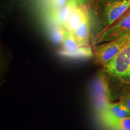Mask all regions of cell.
<instances>
[{
  "instance_id": "obj_8",
  "label": "cell",
  "mask_w": 130,
  "mask_h": 130,
  "mask_svg": "<svg viewBox=\"0 0 130 130\" xmlns=\"http://www.w3.org/2000/svg\"><path fill=\"white\" fill-rule=\"evenodd\" d=\"M87 14L86 10L77 6L64 25L65 30L74 34Z\"/></svg>"
},
{
  "instance_id": "obj_12",
  "label": "cell",
  "mask_w": 130,
  "mask_h": 130,
  "mask_svg": "<svg viewBox=\"0 0 130 130\" xmlns=\"http://www.w3.org/2000/svg\"><path fill=\"white\" fill-rule=\"evenodd\" d=\"M113 127L119 128L122 130H130V117L120 119Z\"/></svg>"
},
{
  "instance_id": "obj_4",
  "label": "cell",
  "mask_w": 130,
  "mask_h": 130,
  "mask_svg": "<svg viewBox=\"0 0 130 130\" xmlns=\"http://www.w3.org/2000/svg\"><path fill=\"white\" fill-rule=\"evenodd\" d=\"M130 33V13L118 22L105 28L97 39V43H105Z\"/></svg>"
},
{
  "instance_id": "obj_5",
  "label": "cell",
  "mask_w": 130,
  "mask_h": 130,
  "mask_svg": "<svg viewBox=\"0 0 130 130\" xmlns=\"http://www.w3.org/2000/svg\"><path fill=\"white\" fill-rule=\"evenodd\" d=\"M129 7L130 0L107 1L104 12L106 28L113 25Z\"/></svg>"
},
{
  "instance_id": "obj_1",
  "label": "cell",
  "mask_w": 130,
  "mask_h": 130,
  "mask_svg": "<svg viewBox=\"0 0 130 130\" xmlns=\"http://www.w3.org/2000/svg\"><path fill=\"white\" fill-rule=\"evenodd\" d=\"M103 67L108 74L130 84V43Z\"/></svg>"
},
{
  "instance_id": "obj_2",
  "label": "cell",
  "mask_w": 130,
  "mask_h": 130,
  "mask_svg": "<svg viewBox=\"0 0 130 130\" xmlns=\"http://www.w3.org/2000/svg\"><path fill=\"white\" fill-rule=\"evenodd\" d=\"M129 43L130 33L111 41L96 45L93 52L96 63L102 66L106 64Z\"/></svg>"
},
{
  "instance_id": "obj_13",
  "label": "cell",
  "mask_w": 130,
  "mask_h": 130,
  "mask_svg": "<svg viewBox=\"0 0 130 130\" xmlns=\"http://www.w3.org/2000/svg\"><path fill=\"white\" fill-rule=\"evenodd\" d=\"M120 102H122L123 105L127 108L128 111L130 112V93L123 96Z\"/></svg>"
},
{
  "instance_id": "obj_16",
  "label": "cell",
  "mask_w": 130,
  "mask_h": 130,
  "mask_svg": "<svg viewBox=\"0 0 130 130\" xmlns=\"http://www.w3.org/2000/svg\"><path fill=\"white\" fill-rule=\"evenodd\" d=\"M107 1H116V0H105Z\"/></svg>"
},
{
  "instance_id": "obj_11",
  "label": "cell",
  "mask_w": 130,
  "mask_h": 130,
  "mask_svg": "<svg viewBox=\"0 0 130 130\" xmlns=\"http://www.w3.org/2000/svg\"><path fill=\"white\" fill-rule=\"evenodd\" d=\"M71 0H50L48 3L49 12H53L64 7Z\"/></svg>"
},
{
  "instance_id": "obj_15",
  "label": "cell",
  "mask_w": 130,
  "mask_h": 130,
  "mask_svg": "<svg viewBox=\"0 0 130 130\" xmlns=\"http://www.w3.org/2000/svg\"><path fill=\"white\" fill-rule=\"evenodd\" d=\"M111 128H112L111 130H122L121 129H120V128H117V127H111Z\"/></svg>"
},
{
  "instance_id": "obj_9",
  "label": "cell",
  "mask_w": 130,
  "mask_h": 130,
  "mask_svg": "<svg viewBox=\"0 0 130 130\" xmlns=\"http://www.w3.org/2000/svg\"><path fill=\"white\" fill-rule=\"evenodd\" d=\"M90 34V21L87 14L81 25L75 31L74 35L81 46H88Z\"/></svg>"
},
{
  "instance_id": "obj_10",
  "label": "cell",
  "mask_w": 130,
  "mask_h": 130,
  "mask_svg": "<svg viewBox=\"0 0 130 130\" xmlns=\"http://www.w3.org/2000/svg\"><path fill=\"white\" fill-rule=\"evenodd\" d=\"M66 30L61 26H56L51 32L52 39L57 44L63 43Z\"/></svg>"
},
{
  "instance_id": "obj_6",
  "label": "cell",
  "mask_w": 130,
  "mask_h": 130,
  "mask_svg": "<svg viewBox=\"0 0 130 130\" xmlns=\"http://www.w3.org/2000/svg\"><path fill=\"white\" fill-rule=\"evenodd\" d=\"M101 116L106 124L113 127L120 119L130 117V112L120 101L115 103L110 102Z\"/></svg>"
},
{
  "instance_id": "obj_7",
  "label": "cell",
  "mask_w": 130,
  "mask_h": 130,
  "mask_svg": "<svg viewBox=\"0 0 130 130\" xmlns=\"http://www.w3.org/2000/svg\"><path fill=\"white\" fill-rule=\"evenodd\" d=\"M77 0H71L64 7L50 12L49 19L55 26H61L64 27L73 11L78 6Z\"/></svg>"
},
{
  "instance_id": "obj_14",
  "label": "cell",
  "mask_w": 130,
  "mask_h": 130,
  "mask_svg": "<svg viewBox=\"0 0 130 130\" xmlns=\"http://www.w3.org/2000/svg\"><path fill=\"white\" fill-rule=\"evenodd\" d=\"M78 1L81 4H87V3H90L92 0H78Z\"/></svg>"
},
{
  "instance_id": "obj_3",
  "label": "cell",
  "mask_w": 130,
  "mask_h": 130,
  "mask_svg": "<svg viewBox=\"0 0 130 130\" xmlns=\"http://www.w3.org/2000/svg\"><path fill=\"white\" fill-rule=\"evenodd\" d=\"M92 93L96 109L100 115L111 102V92L106 76L100 72L94 79Z\"/></svg>"
}]
</instances>
